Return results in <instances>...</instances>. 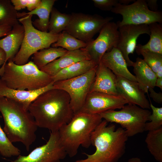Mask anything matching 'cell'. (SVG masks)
Masks as SVG:
<instances>
[{
    "mask_svg": "<svg viewBox=\"0 0 162 162\" xmlns=\"http://www.w3.org/2000/svg\"><path fill=\"white\" fill-rule=\"evenodd\" d=\"M68 51L62 47H49L41 50L33 54V62L40 70L49 63L65 54Z\"/></svg>",
    "mask_w": 162,
    "mask_h": 162,
    "instance_id": "25",
    "label": "cell"
},
{
    "mask_svg": "<svg viewBox=\"0 0 162 162\" xmlns=\"http://www.w3.org/2000/svg\"><path fill=\"white\" fill-rule=\"evenodd\" d=\"M111 11L122 16V21L116 23L118 27L129 24L148 25L155 22L162 23V12L149 10L145 0L135 1L132 4L128 5L118 3Z\"/></svg>",
    "mask_w": 162,
    "mask_h": 162,
    "instance_id": "8",
    "label": "cell"
},
{
    "mask_svg": "<svg viewBox=\"0 0 162 162\" xmlns=\"http://www.w3.org/2000/svg\"><path fill=\"white\" fill-rule=\"evenodd\" d=\"M32 16L17 12L18 21L22 24L25 30L20 48L12 60L17 65L26 64L32 55L41 50L50 47L57 41L59 35L60 33L52 34L37 29L32 24Z\"/></svg>",
    "mask_w": 162,
    "mask_h": 162,
    "instance_id": "6",
    "label": "cell"
},
{
    "mask_svg": "<svg viewBox=\"0 0 162 162\" xmlns=\"http://www.w3.org/2000/svg\"><path fill=\"white\" fill-rule=\"evenodd\" d=\"M48 31L54 34H59L65 30L70 22L71 14L62 13L53 7L51 12Z\"/></svg>",
    "mask_w": 162,
    "mask_h": 162,
    "instance_id": "27",
    "label": "cell"
},
{
    "mask_svg": "<svg viewBox=\"0 0 162 162\" xmlns=\"http://www.w3.org/2000/svg\"><path fill=\"white\" fill-rule=\"evenodd\" d=\"M87 45V43L76 38L64 30L60 33L57 41L51 46L52 47H62L70 51L85 48Z\"/></svg>",
    "mask_w": 162,
    "mask_h": 162,
    "instance_id": "28",
    "label": "cell"
},
{
    "mask_svg": "<svg viewBox=\"0 0 162 162\" xmlns=\"http://www.w3.org/2000/svg\"><path fill=\"white\" fill-rule=\"evenodd\" d=\"M67 155L61 144L58 131L50 132L46 144L36 147L27 155H20L11 162H60Z\"/></svg>",
    "mask_w": 162,
    "mask_h": 162,
    "instance_id": "11",
    "label": "cell"
},
{
    "mask_svg": "<svg viewBox=\"0 0 162 162\" xmlns=\"http://www.w3.org/2000/svg\"><path fill=\"white\" fill-rule=\"evenodd\" d=\"M25 33L24 28L19 23L14 26L8 35L0 39V48L2 49L6 54L4 64L0 69H4L7 62L12 61L19 50L22 44Z\"/></svg>",
    "mask_w": 162,
    "mask_h": 162,
    "instance_id": "20",
    "label": "cell"
},
{
    "mask_svg": "<svg viewBox=\"0 0 162 162\" xmlns=\"http://www.w3.org/2000/svg\"><path fill=\"white\" fill-rule=\"evenodd\" d=\"M10 1L16 11L27 8L30 12L39 5L41 0H11Z\"/></svg>",
    "mask_w": 162,
    "mask_h": 162,
    "instance_id": "33",
    "label": "cell"
},
{
    "mask_svg": "<svg viewBox=\"0 0 162 162\" xmlns=\"http://www.w3.org/2000/svg\"><path fill=\"white\" fill-rule=\"evenodd\" d=\"M12 27L10 26L6 25L0 26V38L8 35Z\"/></svg>",
    "mask_w": 162,
    "mask_h": 162,
    "instance_id": "36",
    "label": "cell"
},
{
    "mask_svg": "<svg viewBox=\"0 0 162 162\" xmlns=\"http://www.w3.org/2000/svg\"><path fill=\"white\" fill-rule=\"evenodd\" d=\"M69 24L65 30L76 38L86 43L92 41L103 27L113 19L112 17H104L97 14L81 13L71 14Z\"/></svg>",
    "mask_w": 162,
    "mask_h": 162,
    "instance_id": "9",
    "label": "cell"
},
{
    "mask_svg": "<svg viewBox=\"0 0 162 162\" xmlns=\"http://www.w3.org/2000/svg\"><path fill=\"white\" fill-rule=\"evenodd\" d=\"M150 38L146 44L136 45L135 50L139 55L142 51H148L162 54V24L155 22L148 25Z\"/></svg>",
    "mask_w": 162,
    "mask_h": 162,
    "instance_id": "24",
    "label": "cell"
},
{
    "mask_svg": "<svg viewBox=\"0 0 162 162\" xmlns=\"http://www.w3.org/2000/svg\"><path fill=\"white\" fill-rule=\"evenodd\" d=\"M70 102L67 92L52 88L38 96L30 105L28 111L38 127L55 132L69 123L74 116Z\"/></svg>",
    "mask_w": 162,
    "mask_h": 162,
    "instance_id": "1",
    "label": "cell"
},
{
    "mask_svg": "<svg viewBox=\"0 0 162 162\" xmlns=\"http://www.w3.org/2000/svg\"><path fill=\"white\" fill-rule=\"evenodd\" d=\"M102 119L99 114L81 111L74 114L70 121L58 131L61 144L67 155L73 157L80 146L86 148L90 146L91 134Z\"/></svg>",
    "mask_w": 162,
    "mask_h": 162,
    "instance_id": "4",
    "label": "cell"
},
{
    "mask_svg": "<svg viewBox=\"0 0 162 162\" xmlns=\"http://www.w3.org/2000/svg\"><path fill=\"white\" fill-rule=\"evenodd\" d=\"M102 120L91 133V145L96 148L91 154L83 153L87 157L75 162H117L125 152L128 139L124 129L119 127L116 130L115 125H109Z\"/></svg>",
    "mask_w": 162,
    "mask_h": 162,
    "instance_id": "2",
    "label": "cell"
},
{
    "mask_svg": "<svg viewBox=\"0 0 162 162\" xmlns=\"http://www.w3.org/2000/svg\"><path fill=\"white\" fill-rule=\"evenodd\" d=\"M150 101V107L152 113L149 117L148 121L146 122L145 127V131H150L157 130L162 127V107L154 106Z\"/></svg>",
    "mask_w": 162,
    "mask_h": 162,
    "instance_id": "32",
    "label": "cell"
},
{
    "mask_svg": "<svg viewBox=\"0 0 162 162\" xmlns=\"http://www.w3.org/2000/svg\"><path fill=\"white\" fill-rule=\"evenodd\" d=\"M0 80L9 88L28 91L39 89L53 81L51 76L39 69L32 61L21 65L8 61Z\"/></svg>",
    "mask_w": 162,
    "mask_h": 162,
    "instance_id": "5",
    "label": "cell"
},
{
    "mask_svg": "<svg viewBox=\"0 0 162 162\" xmlns=\"http://www.w3.org/2000/svg\"><path fill=\"white\" fill-rule=\"evenodd\" d=\"M119 38L116 47L121 52L128 67L133 66L134 62L131 60L129 55L133 54L136 46L138 37L142 34L150 35L148 25H126L118 27Z\"/></svg>",
    "mask_w": 162,
    "mask_h": 162,
    "instance_id": "14",
    "label": "cell"
},
{
    "mask_svg": "<svg viewBox=\"0 0 162 162\" xmlns=\"http://www.w3.org/2000/svg\"><path fill=\"white\" fill-rule=\"evenodd\" d=\"M55 0H41L39 5L36 9L27 13L22 14L28 15L35 14L38 19L32 22L33 26L37 29L45 32H48L50 16Z\"/></svg>",
    "mask_w": 162,
    "mask_h": 162,
    "instance_id": "22",
    "label": "cell"
},
{
    "mask_svg": "<svg viewBox=\"0 0 162 162\" xmlns=\"http://www.w3.org/2000/svg\"><path fill=\"white\" fill-rule=\"evenodd\" d=\"M128 104L120 95L94 92L88 94L84 103L79 111L92 114H100L110 110L121 109Z\"/></svg>",
    "mask_w": 162,
    "mask_h": 162,
    "instance_id": "13",
    "label": "cell"
},
{
    "mask_svg": "<svg viewBox=\"0 0 162 162\" xmlns=\"http://www.w3.org/2000/svg\"><path fill=\"white\" fill-rule=\"evenodd\" d=\"M133 71L140 88L148 93L150 88H154L157 77L143 59L137 57L134 62Z\"/></svg>",
    "mask_w": 162,
    "mask_h": 162,
    "instance_id": "21",
    "label": "cell"
},
{
    "mask_svg": "<svg viewBox=\"0 0 162 162\" xmlns=\"http://www.w3.org/2000/svg\"><path fill=\"white\" fill-rule=\"evenodd\" d=\"M143 60L155 74L157 78H162V54L148 51H142Z\"/></svg>",
    "mask_w": 162,
    "mask_h": 162,
    "instance_id": "30",
    "label": "cell"
},
{
    "mask_svg": "<svg viewBox=\"0 0 162 162\" xmlns=\"http://www.w3.org/2000/svg\"><path fill=\"white\" fill-rule=\"evenodd\" d=\"M128 162H142L140 159L138 157H133L129 159Z\"/></svg>",
    "mask_w": 162,
    "mask_h": 162,
    "instance_id": "41",
    "label": "cell"
},
{
    "mask_svg": "<svg viewBox=\"0 0 162 162\" xmlns=\"http://www.w3.org/2000/svg\"><path fill=\"white\" fill-rule=\"evenodd\" d=\"M53 81L47 86L34 91L21 90L9 88L0 80V98L5 97L21 104L28 111L30 104L39 95L52 89Z\"/></svg>",
    "mask_w": 162,
    "mask_h": 162,
    "instance_id": "17",
    "label": "cell"
},
{
    "mask_svg": "<svg viewBox=\"0 0 162 162\" xmlns=\"http://www.w3.org/2000/svg\"><path fill=\"white\" fill-rule=\"evenodd\" d=\"M116 86L118 94L124 98L128 104L138 105L144 109L150 108L145 93L137 82L116 76Z\"/></svg>",
    "mask_w": 162,
    "mask_h": 162,
    "instance_id": "15",
    "label": "cell"
},
{
    "mask_svg": "<svg viewBox=\"0 0 162 162\" xmlns=\"http://www.w3.org/2000/svg\"><path fill=\"white\" fill-rule=\"evenodd\" d=\"M145 142L149 152L154 159L162 162V127L148 131Z\"/></svg>",
    "mask_w": 162,
    "mask_h": 162,
    "instance_id": "26",
    "label": "cell"
},
{
    "mask_svg": "<svg viewBox=\"0 0 162 162\" xmlns=\"http://www.w3.org/2000/svg\"><path fill=\"white\" fill-rule=\"evenodd\" d=\"M96 65L91 60H83L62 70L51 77L54 82L71 79L85 74Z\"/></svg>",
    "mask_w": 162,
    "mask_h": 162,
    "instance_id": "23",
    "label": "cell"
},
{
    "mask_svg": "<svg viewBox=\"0 0 162 162\" xmlns=\"http://www.w3.org/2000/svg\"><path fill=\"white\" fill-rule=\"evenodd\" d=\"M118 28L116 23L111 21L107 23L100 30L96 39L88 43L84 48L96 65L100 62L105 52L116 47L119 38Z\"/></svg>",
    "mask_w": 162,
    "mask_h": 162,
    "instance_id": "12",
    "label": "cell"
},
{
    "mask_svg": "<svg viewBox=\"0 0 162 162\" xmlns=\"http://www.w3.org/2000/svg\"><path fill=\"white\" fill-rule=\"evenodd\" d=\"M148 91L150 92V97L155 102L160 104L162 103V93L161 92L157 93L154 91V88H148Z\"/></svg>",
    "mask_w": 162,
    "mask_h": 162,
    "instance_id": "35",
    "label": "cell"
},
{
    "mask_svg": "<svg viewBox=\"0 0 162 162\" xmlns=\"http://www.w3.org/2000/svg\"><path fill=\"white\" fill-rule=\"evenodd\" d=\"M6 58V54L4 50L0 48V67L4 63Z\"/></svg>",
    "mask_w": 162,
    "mask_h": 162,
    "instance_id": "38",
    "label": "cell"
},
{
    "mask_svg": "<svg viewBox=\"0 0 162 162\" xmlns=\"http://www.w3.org/2000/svg\"><path fill=\"white\" fill-rule=\"evenodd\" d=\"M97 65L85 74L71 79L54 82L53 89L67 92L70 98V106L74 113L80 110L94 80Z\"/></svg>",
    "mask_w": 162,
    "mask_h": 162,
    "instance_id": "10",
    "label": "cell"
},
{
    "mask_svg": "<svg viewBox=\"0 0 162 162\" xmlns=\"http://www.w3.org/2000/svg\"><path fill=\"white\" fill-rule=\"evenodd\" d=\"M135 1L133 0H118L119 3L124 5H128L130 2Z\"/></svg>",
    "mask_w": 162,
    "mask_h": 162,
    "instance_id": "40",
    "label": "cell"
},
{
    "mask_svg": "<svg viewBox=\"0 0 162 162\" xmlns=\"http://www.w3.org/2000/svg\"><path fill=\"white\" fill-rule=\"evenodd\" d=\"M155 86H157L160 88L162 90V78H157Z\"/></svg>",
    "mask_w": 162,
    "mask_h": 162,
    "instance_id": "39",
    "label": "cell"
},
{
    "mask_svg": "<svg viewBox=\"0 0 162 162\" xmlns=\"http://www.w3.org/2000/svg\"><path fill=\"white\" fill-rule=\"evenodd\" d=\"M91 60L84 48L68 51L65 54L48 64L40 70L51 76H53L62 70L76 62Z\"/></svg>",
    "mask_w": 162,
    "mask_h": 162,
    "instance_id": "19",
    "label": "cell"
},
{
    "mask_svg": "<svg viewBox=\"0 0 162 162\" xmlns=\"http://www.w3.org/2000/svg\"><path fill=\"white\" fill-rule=\"evenodd\" d=\"M100 62L116 76L137 82L135 76L128 68L126 62L120 51L116 47L105 52Z\"/></svg>",
    "mask_w": 162,
    "mask_h": 162,
    "instance_id": "18",
    "label": "cell"
},
{
    "mask_svg": "<svg viewBox=\"0 0 162 162\" xmlns=\"http://www.w3.org/2000/svg\"><path fill=\"white\" fill-rule=\"evenodd\" d=\"M17 14L10 0H0V26L13 27L18 23Z\"/></svg>",
    "mask_w": 162,
    "mask_h": 162,
    "instance_id": "29",
    "label": "cell"
},
{
    "mask_svg": "<svg viewBox=\"0 0 162 162\" xmlns=\"http://www.w3.org/2000/svg\"><path fill=\"white\" fill-rule=\"evenodd\" d=\"M94 6L104 11H110L118 3V0H92Z\"/></svg>",
    "mask_w": 162,
    "mask_h": 162,
    "instance_id": "34",
    "label": "cell"
},
{
    "mask_svg": "<svg viewBox=\"0 0 162 162\" xmlns=\"http://www.w3.org/2000/svg\"><path fill=\"white\" fill-rule=\"evenodd\" d=\"M94 92L119 95L116 88V76L101 62L97 65L89 93Z\"/></svg>",
    "mask_w": 162,
    "mask_h": 162,
    "instance_id": "16",
    "label": "cell"
},
{
    "mask_svg": "<svg viewBox=\"0 0 162 162\" xmlns=\"http://www.w3.org/2000/svg\"><path fill=\"white\" fill-rule=\"evenodd\" d=\"M0 153L6 157L18 156L21 153L20 150L14 146L8 139L0 125Z\"/></svg>",
    "mask_w": 162,
    "mask_h": 162,
    "instance_id": "31",
    "label": "cell"
},
{
    "mask_svg": "<svg viewBox=\"0 0 162 162\" xmlns=\"http://www.w3.org/2000/svg\"><path fill=\"white\" fill-rule=\"evenodd\" d=\"M148 8L153 11H158V5L157 0H145Z\"/></svg>",
    "mask_w": 162,
    "mask_h": 162,
    "instance_id": "37",
    "label": "cell"
},
{
    "mask_svg": "<svg viewBox=\"0 0 162 162\" xmlns=\"http://www.w3.org/2000/svg\"><path fill=\"white\" fill-rule=\"evenodd\" d=\"M0 112L4 122L3 129L8 139L12 143L21 142L28 151L38 128L33 117L21 104L5 97L0 98Z\"/></svg>",
    "mask_w": 162,
    "mask_h": 162,
    "instance_id": "3",
    "label": "cell"
},
{
    "mask_svg": "<svg viewBox=\"0 0 162 162\" xmlns=\"http://www.w3.org/2000/svg\"><path fill=\"white\" fill-rule=\"evenodd\" d=\"M119 111L110 110L99 114L108 122L120 124L128 136L132 137L145 131L146 123L151 112L136 105L127 104Z\"/></svg>",
    "mask_w": 162,
    "mask_h": 162,
    "instance_id": "7",
    "label": "cell"
}]
</instances>
